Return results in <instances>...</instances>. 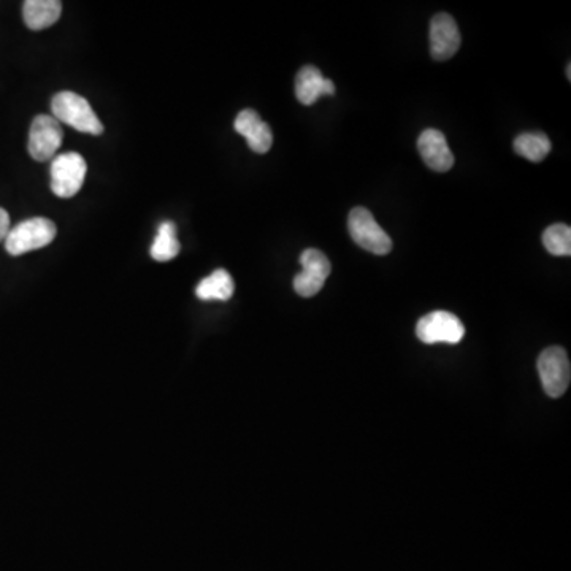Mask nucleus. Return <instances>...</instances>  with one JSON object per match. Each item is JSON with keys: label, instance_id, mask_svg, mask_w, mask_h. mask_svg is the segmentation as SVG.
<instances>
[{"label": "nucleus", "instance_id": "nucleus-1", "mask_svg": "<svg viewBox=\"0 0 571 571\" xmlns=\"http://www.w3.org/2000/svg\"><path fill=\"white\" fill-rule=\"evenodd\" d=\"M51 110L56 121L73 127L75 131L89 135H100L104 132V124L92 110L88 100L75 92L64 91L56 94L51 100Z\"/></svg>", "mask_w": 571, "mask_h": 571}, {"label": "nucleus", "instance_id": "nucleus-3", "mask_svg": "<svg viewBox=\"0 0 571 571\" xmlns=\"http://www.w3.org/2000/svg\"><path fill=\"white\" fill-rule=\"evenodd\" d=\"M88 164L78 153L59 154L51 162V191L61 199L77 196L85 183Z\"/></svg>", "mask_w": 571, "mask_h": 571}, {"label": "nucleus", "instance_id": "nucleus-12", "mask_svg": "<svg viewBox=\"0 0 571 571\" xmlns=\"http://www.w3.org/2000/svg\"><path fill=\"white\" fill-rule=\"evenodd\" d=\"M335 94L334 81L324 78L315 66H305L296 77V96L300 104L313 105L321 96Z\"/></svg>", "mask_w": 571, "mask_h": 571}, {"label": "nucleus", "instance_id": "nucleus-5", "mask_svg": "<svg viewBox=\"0 0 571 571\" xmlns=\"http://www.w3.org/2000/svg\"><path fill=\"white\" fill-rule=\"evenodd\" d=\"M538 373L546 394L559 399L567 392L571 380L570 359L567 351L560 346L546 348L538 357Z\"/></svg>", "mask_w": 571, "mask_h": 571}, {"label": "nucleus", "instance_id": "nucleus-4", "mask_svg": "<svg viewBox=\"0 0 571 571\" xmlns=\"http://www.w3.org/2000/svg\"><path fill=\"white\" fill-rule=\"evenodd\" d=\"M349 234L353 237L356 245L361 246L370 253L384 256L391 253L392 240L380 224L376 223L372 213L364 207H356L351 210L348 218Z\"/></svg>", "mask_w": 571, "mask_h": 571}, {"label": "nucleus", "instance_id": "nucleus-7", "mask_svg": "<svg viewBox=\"0 0 571 571\" xmlns=\"http://www.w3.org/2000/svg\"><path fill=\"white\" fill-rule=\"evenodd\" d=\"M302 272L294 278V289L300 297H315L332 272L329 257L315 248H308L300 256Z\"/></svg>", "mask_w": 571, "mask_h": 571}, {"label": "nucleus", "instance_id": "nucleus-9", "mask_svg": "<svg viewBox=\"0 0 571 571\" xmlns=\"http://www.w3.org/2000/svg\"><path fill=\"white\" fill-rule=\"evenodd\" d=\"M460 32L453 16L438 13L430 23V53L435 61H448L460 48Z\"/></svg>", "mask_w": 571, "mask_h": 571}, {"label": "nucleus", "instance_id": "nucleus-17", "mask_svg": "<svg viewBox=\"0 0 571 571\" xmlns=\"http://www.w3.org/2000/svg\"><path fill=\"white\" fill-rule=\"evenodd\" d=\"M543 245L552 256H570L571 229L565 224H552L543 234Z\"/></svg>", "mask_w": 571, "mask_h": 571}, {"label": "nucleus", "instance_id": "nucleus-18", "mask_svg": "<svg viewBox=\"0 0 571 571\" xmlns=\"http://www.w3.org/2000/svg\"><path fill=\"white\" fill-rule=\"evenodd\" d=\"M10 215L4 208H0V242H5L8 232H10Z\"/></svg>", "mask_w": 571, "mask_h": 571}, {"label": "nucleus", "instance_id": "nucleus-2", "mask_svg": "<svg viewBox=\"0 0 571 571\" xmlns=\"http://www.w3.org/2000/svg\"><path fill=\"white\" fill-rule=\"evenodd\" d=\"M56 224L46 218H32L13 227L5 238V250L12 256L31 253L50 245L56 238Z\"/></svg>", "mask_w": 571, "mask_h": 571}, {"label": "nucleus", "instance_id": "nucleus-15", "mask_svg": "<svg viewBox=\"0 0 571 571\" xmlns=\"http://www.w3.org/2000/svg\"><path fill=\"white\" fill-rule=\"evenodd\" d=\"M181 245L177 238V226L172 221H165L159 226L158 235L151 246V257L154 261L169 262L180 254Z\"/></svg>", "mask_w": 571, "mask_h": 571}, {"label": "nucleus", "instance_id": "nucleus-16", "mask_svg": "<svg viewBox=\"0 0 571 571\" xmlns=\"http://www.w3.org/2000/svg\"><path fill=\"white\" fill-rule=\"evenodd\" d=\"M551 148V140L543 132H527L514 140V151L530 162L545 161Z\"/></svg>", "mask_w": 571, "mask_h": 571}, {"label": "nucleus", "instance_id": "nucleus-8", "mask_svg": "<svg viewBox=\"0 0 571 571\" xmlns=\"http://www.w3.org/2000/svg\"><path fill=\"white\" fill-rule=\"evenodd\" d=\"M61 123L56 121L53 116L39 115L35 116L32 121L31 132H29V145L27 151L31 154L32 159L37 162H45L54 158V154L58 153L62 145Z\"/></svg>", "mask_w": 571, "mask_h": 571}, {"label": "nucleus", "instance_id": "nucleus-10", "mask_svg": "<svg viewBox=\"0 0 571 571\" xmlns=\"http://www.w3.org/2000/svg\"><path fill=\"white\" fill-rule=\"evenodd\" d=\"M418 150L422 161L434 170L445 173L453 169L454 154L449 150L448 140L443 132L437 129H427L419 135Z\"/></svg>", "mask_w": 571, "mask_h": 571}, {"label": "nucleus", "instance_id": "nucleus-14", "mask_svg": "<svg viewBox=\"0 0 571 571\" xmlns=\"http://www.w3.org/2000/svg\"><path fill=\"white\" fill-rule=\"evenodd\" d=\"M234 292V278L224 269L215 270L210 276L200 281L196 288V296L200 300H205V302H208V300L226 302V300L234 296Z\"/></svg>", "mask_w": 571, "mask_h": 571}, {"label": "nucleus", "instance_id": "nucleus-6", "mask_svg": "<svg viewBox=\"0 0 571 571\" xmlns=\"http://www.w3.org/2000/svg\"><path fill=\"white\" fill-rule=\"evenodd\" d=\"M416 335L422 343H451L456 345L465 335V327L453 313L449 311H434L419 319Z\"/></svg>", "mask_w": 571, "mask_h": 571}, {"label": "nucleus", "instance_id": "nucleus-11", "mask_svg": "<svg viewBox=\"0 0 571 571\" xmlns=\"http://www.w3.org/2000/svg\"><path fill=\"white\" fill-rule=\"evenodd\" d=\"M234 129L246 138L248 146L257 154H265L272 148L273 134L269 124L262 121L259 113L246 108L238 113L234 121Z\"/></svg>", "mask_w": 571, "mask_h": 571}, {"label": "nucleus", "instance_id": "nucleus-19", "mask_svg": "<svg viewBox=\"0 0 571 571\" xmlns=\"http://www.w3.org/2000/svg\"><path fill=\"white\" fill-rule=\"evenodd\" d=\"M567 77H568V80H571V66H570V64H568V66H567Z\"/></svg>", "mask_w": 571, "mask_h": 571}, {"label": "nucleus", "instance_id": "nucleus-13", "mask_svg": "<svg viewBox=\"0 0 571 571\" xmlns=\"http://www.w3.org/2000/svg\"><path fill=\"white\" fill-rule=\"evenodd\" d=\"M62 13L59 0H27L23 5L24 23L31 31H43L58 23Z\"/></svg>", "mask_w": 571, "mask_h": 571}]
</instances>
